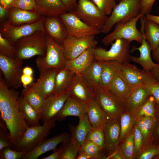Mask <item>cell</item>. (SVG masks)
<instances>
[{"label": "cell", "mask_w": 159, "mask_h": 159, "mask_svg": "<svg viewBox=\"0 0 159 159\" xmlns=\"http://www.w3.org/2000/svg\"><path fill=\"white\" fill-rule=\"evenodd\" d=\"M19 109L24 118L30 127L40 125L39 114L21 94L19 97Z\"/></svg>", "instance_id": "1f68e13d"}, {"label": "cell", "mask_w": 159, "mask_h": 159, "mask_svg": "<svg viewBox=\"0 0 159 159\" xmlns=\"http://www.w3.org/2000/svg\"><path fill=\"white\" fill-rule=\"evenodd\" d=\"M86 113L93 128L103 127L107 122V115L95 98L87 104Z\"/></svg>", "instance_id": "83f0119b"}, {"label": "cell", "mask_w": 159, "mask_h": 159, "mask_svg": "<svg viewBox=\"0 0 159 159\" xmlns=\"http://www.w3.org/2000/svg\"><path fill=\"white\" fill-rule=\"evenodd\" d=\"M150 71L154 77L159 82V63H155Z\"/></svg>", "instance_id": "6f0895ef"}, {"label": "cell", "mask_w": 159, "mask_h": 159, "mask_svg": "<svg viewBox=\"0 0 159 159\" xmlns=\"http://www.w3.org/2000/svg\"><path fill=\"white\" fill-rule=\"evenodd\" d=\"M13 7L37 11V6L34 0H15Z\"/></svg>", "instance_id": "c3c4849f"}, {"label": "cell", "mask_w": 159, "mask_h": 159, "mask_svg": "<svg viewBox=\"0 0 159 159\" xmlns=\"http://www.w3.org/2000/svg\"><path fill=\"white\" fill-rule=\"evenodd\" d=\"M132 88L122 78L118 71L113 79L109 90L124 101Z\"/></svg>", "instance_id": "836d02e7"}, {"label": "cell", "mask_w": 159, "mask_h": 159, "mask_svg": "<svg viewBox=\"0 0 159 159\" xmlns=\"http://www.w3.org/2000/svg\"><path fill=\"white\" fill-rule=\"evenodd\" d=\"M23 61L0 54L1 73L8 87L15 90L21 87Z\"/></svg>", "instance_id": "30bf717a"}, {"label": "cell", "mask_w": 159, "mask_h": 159, "mask_svg": "<svg viewBox=\"0 0 159 159\" xmlns=\"http://www.w3.org/2000/svg\"><path fill=\"white\" fill-rule=\"evenodd\" d=\"M70 137V134L64 132L50 138L45 139L40 145L31 151L26 153L23 159H37L42 154L56 149L59 143L65 142Z\"/></svg>", "instance_id": "ac0fdd59"}, {"label": "cell", "mask_w": 159, "mask_h": 159, "mask_svg": "<svg viewBox=\"0 0 159 159\" xmlns=\"http://www.w3.org/2000/svg\"><path fill=\"white\" fill-rule=\"evenodd\" d=\"M103 127L97 128L93 127L87 136L85 140L91 141L94 143L98 147L101 152L105 149V140Z\"/></svg>", "instance_id": "74e56055"}, {"label": "cell", "mask_w": 159, "mask_h": 159, "mask_svg": "<svg viewBox=\"0 0 159 159\" xmlns=\"http://www.w3.org/2000/svg\"><path fill=\"white\" fill-rule=\"evenodd\" d=\"M43 25L46 34L60 44L68 35L66 27L59 16H44Z\"/></svg>", "instance_id": "e0dca14e"}, {"label": "cell", "mask_w": 159, "mask_h": 159, "mask_svg": "<svg viewBox=\"0 0 159 159\" xmlns=\"http://www.w3.org/2000/svg\"><path fill=\"white\" fill-rule=\"evenodd\" d=\"M100 11L104 15H110L117 5L115 0H92Z\"/></svg>", "instance_id": "7bdbcfd3"}, {"label": "cell", "mask_w": 159, "mask_h": 159, "mask_svg": "<svg viewBox=\"0 0 159 159\" xmlns=\"http://www.w3.org/2000/svg\"><path fill=\"white\" fill-rule=\"evenodd\" d=\"M103 67L102 61L95 59L81 75L93 88L100 86Z\"/></svg>", "instance_id": "f546056e"}, {"label": "cell", "mask_w": 159, "mask_h": 159, "mask_svg": "<svg viewBox=\"0 0 159 159\" xmlns=\"http://www.w3.org/2000/svg\"><path fill=\"white\" fill-rule=\"evenodd\" d=\"M33 70L31 67L26 66L23 68L22 70V74L29 75H32Z\"/></svg>", "instance_id": "94428289"}, {"label": "cell", "mask_w": 159, "mask_h": 159, "mask_svg": "<svg viewBox=\"0 0 159 159\" xmlns=\"http://www.w3.org/2000/svg\"><path fill=\"white\" fill-rule=\"evenodd\" d=\"M156 122L155 117H145L138 121L137 127L141 132L144 139L146 138L154 130Z\"/></svg>", "instance_id": "f35d334b"}, {"label": "cell", "mask_w": 159, "mask_h": 159, "mask_svg": "<svg viewBox=\"0 0 159 159\" xmlns=\"http://www.w3.org/2000/svg\"><path fill=\"white\" fill-rule=\"evenodd\" d=\"M97 44L94 35L77 38L68 35L61 45L66 60H69L76 58L90 47H96Z\"/></svg>", "instance_id": "8fae6325"}, {"label": "cell", "mask_w": 159, "mask_h": 159, "mask_svg": "<svg viewBox=\"0 0 159 159\" xmlns=\"http://www.w3.org/2000/svg\"><path fill=\"white\" fill-rule=\"evenodd\" d=\"M152 56L153 59L157 63H159V44L155 49L152 52Z\"/></svg>", "instance_id": "91938a15"}, {"label": "cell", "mask_w": 159, "mask_h": 159, "mask_svg": "<svg viewBox=\"0 0 159 159\" xmlns=\"http://www.w3.org/2000/svg\"><path fill=\"white\" fill-rule=\"evenodd\" d=\"M43 18L35 23L22 25L13 24L7 21H3L0 23V33L14 46L16 42L23 37L37 31L45 32Z\"/></svg>", "instance_id": "9c48e42d"}, {"label": "cell", "mask_w": 159, "mask_h": 159, "mask_svg": "<svg viewBox=\"0 0 159 159\" xmlns=\"http://www.w3.org/2000/svg\"><path fill=\"white\" fill-rule=\"evenodd\" d=\"M156 0H141L140 13L145 15L150 14Z\"/></svg>", "instance_id": "f907efd6"}, {"label": "cell", "mask_w": 159, "mask_h": 159, "mask_svg": "<svg viewBox=\"0 0 159 159\" xmlns=\"http://www.w3.org/2000/svg\"><path fill=\"white\" fill-rule=\"evenodd\" d=\"M141 29L148 42L152 52L154 51L159 44V25L145 17L142 16Z\"/></svg>", "instance_id": "d4e9b609"}, {"label": "cell", "mask_w": 159, "mask_h": 159, "mask_svg": "<svg viewBox=\"0 0 159 159\" xmlns=\"http://www.w3.org/2000/svg\"><path fill=\"white\" fill-rule=\"evenodd\" d=\"M107 158H108L115 159H121L122 158L121 154L118 151L115 152L111 155L109 156Z\"/></svg>", "instance_id": "6125c7cd"}, {"label": "cell", "mask_w": 159, "mask_h": 159, "mask_svg": "<svg viewBox=\"0 0 159 159\" xmlns=\"http://www.w3.org/2000/svg\"><path fill=\"white\" fill-rule=\"evenodd\" d=\"M75 75L65 67L60 70L56 77L53 94H58L67 91L71 86Z\"/></svg>", "instance_id": "d6a6232c"}, {"label": "cell", "mask_w": 159, "mask_h": 159, "mask_svg": "<svg viewBox=\"0 0 159 159\" xmlns=\"http://www.w3.org/2000/svg\"><path fill=\"white\" fill-rule=\"evenodd\" d=\"M69 96V92L66 91L58 94H52L44 99L39 113V120L43 124L54 119Z\"/></svg>", "instance_id": "4fadbf2b"}, {"label": "cell", "mask_w": 159, "mask_h": 159, "mask_svg": "<svg viewBox=\"0 0 159 159\" xmlns=\"http://www.w3.org/2000/svg\"><path fill=\"white\" fill-rule=\"evenodd\" d=\"M33 80L32 75L22 74L21 77V82L24 87L26 88L31 84Z\"/></svg>", "instance_id": "db71d44e"}, {"label": "cell", "mask_w": 159, "mask_h": 159, "mask_svg": "<svg viewBox=\"0 0 159 159\" xmlns=\"http://www.w3.org/2000/svg\"><path fill=\"white\" fill-rule=\"evenodd\" d=\"M156 156H158V157H159V154H158V155H157ZM155 157H156V156H155Z\"/></svg>", "instance_id": "03108f58"}, {"label": "cell", "mask_w": 159, "mask_h": 159, "mask_svg": "<svg viewBox=\"0 0 159 159\" xmlns=\"http://www.w3.org/2000/svg\"><path fill=\"white\" fill-rule=\"evenodd\" d=\"M100 152L99 148L95 144L89 141H85L80 146L78 151V153H82L86 154L91 159L100 158Z\"/></svg>", "instance_id": "60d3db41"}, {"label": "cell", "mask_w": 159, "mask_h": 159, "mask_svg": "<svg viewBox=\"0 0 159 159\" xmlns=\"http://www.w3.org/2000/svg\"><path fill=\"white\" fill-rule=\"evenodd\" d=\"M65 7L67 12H72L77 8V0H61Z\"/></svg>", "instance_id": "816d5d0a"}, {"label": "cell", "mask_w": 159, "mask_h": 159, "mask_svg": "<svg viewBox=\"0 0 159 159\" xmlns=\"http://www.w3.org/2000/svg\"><path fill=\"white\" fill-rule=\"evenodd\" d=\"M21 95L39 114L44 99L28 86L22 90Z\"/></svg>", "instance_id": "d590c367"}, {"label": "cell", "mask_w": 159, "mask_h": 159, "mask_svg": "<svg viewBox=\"0 0 159 159\" xmlns=\"http://www.w3.org/2000/svg\"><path fill=\"white\" fill-rule=\"evenodd\" d=\"M16 58L23 60L34 56H44L47 49V34L36 32L19 40L14 45Z\"/></svg>", "instance_id": "7a4b0ae2"}, {"label": "cell", "mask_w": 159, "mask_h": 159, "mask_svg": "<svg viewBox=\"0 0 159 159\" xmlns=\"http://www.w3.org/2000/svg\"><path fill=\"white\" fill-rule=\"evenodd\" d=\"M56 121L54 119L42 125L29 127L20 142L11 148L26 154L31 151L46 139L50 130L55 126Z\"/></svg>", "instance_id": "277c9868"}, {"label": "cell", "mask_w": 159, "mask_h": 159, "mask_svg": "<svg viewBox=\"0 0 159 159\" xmlns=\"http://www.w3.org/2000/svg\"><path fill=\"white\" fill-rule=\"evenodd\" d=\"M19 93L9 88L0 75V112L10 135L13 147L20 142L29 127L19 109Z\"/></svg>", "instance_id": "6da1fadb"}, {"label": "cell", "mask_w": 159, "mask_h": 159, "mask_svg": "<svg viewBox=\"0 0 159 159\" xmlns=\"http://www.w3.org/2000/svg\"><path fill=\"white\" fill-rule=\"evenodd\" d=\"M143 32V31L140 30ZM143 38L141 42V45L139 47H133L131 51L138 50L140 52L139 57L132 56V61L136 62L142 66L143 70L145 71H150L153 67L155 63L153 61L151 55L152 51L150 46L143 34Z\"/></svg>", "instance_id": "603a6c76"}, {"label": "cell", "mask_w": 159, "mask_h": 159, "mask_svg": "<svg viewBox=\"0 0 159 159\" xmlns=\"http://www.w3.org/2000/svg\"><path fill=\"white\" fill-rule=\"evenodd\" d=\"M66 29L68 35L81 38L97 35L101 31L86 24L72 12H67L59 16Z\"/></svg>", "instance_id": "7c38bea8"}, {"label": "cell", "mask_w": 159, "mask_h": 159, "mask_svg": "<svg viewBox=\"0 0 159 159\" xmlns=\"http://www.w3.org/2000/svg\"><path fill=\"white\" fill-rule=\"evenodd\" d=\"M76 159H91L86 154L82 153H78Z\"/></svg>", "instance_id": "be15d7a7"}, {"label": "cell", "mask_w": 159, "mask_h": 159, "mask_svg": "<svg viewBox=\"0 0 159 159\" xmlns=\"http://www.w3.org/2000/svg\"><path fill=\"white\" fill-rule=\"evenodd\" d=\"M95 99L107 115L114 118L120 111L124 101L110 90L100 86L94 88Z\"/></svg>", "instance_id": "5bb4252c"}, {"label": "cell", "mask_w": 159, "mask_h": 159, "mask_svg": "<svg viewBox=\"0 0 159 159\" xmlns=\"http://www.w3.org/2000/svg\"><path fill=\"white\" fill-rule=\"evenodd\" d=\"M63 151L60 159H75L80 147V145L72 138L62 143Z\"/></svg>", "instance_id": "8d00e7d4"}, {"label": "cell", "mask_w": 159, "mask_h": 159, "mask_svg": "<svg viewBox=\"0 0 159 159\" xmlns=\"http://www.w3.org/2000/svg\"><path fill=\"white\" fill-rule=\"evenodd\" d=\"M156 105L159 110V107L157 106L156 104ZM155 119L156 121L155 125V127H156V134L157 136L159 138V119H158L156 118H155Z\"/></svg>", "instance_id": "e7e4bbea"}, {"label": "cell", "mask_w": 159, "mask_h": 159, "mask_svg": "<svg viewBox=\"0 0 159 159\" xmlns=\"http://www.w3.org/2000/svg\"><path fill=\"white\" fill-rule=\"evenodd\" d=\"M66 61L63 47L47 34V49L44 56H38L36 61L39 73L47 69L64 67Z\"/></svg>", "instance_id": "5b68a950"}, {"label": "cell", "mask_w": 159, "mask_h": 159, "mask_svg": "<svg viewBox=\"0 0 159 159\" xmlns=\"http://www.w3.org/2000/svg\"><path fill=\"white\" fill-rule=\"evenodd\" d=\"M15 0H0V5L9 10L13 7Z\"/></svg>", "instance_id": "9f6ffc18"}, {"label": "cell", "mask_w": 159, "mask_h": 159, "mask_svg": "<svg viewBox=\"0 0 159 159\" xmlns=\"http://www.w3.org/2000/svg\"><path fill=\"white\" fill-rule=\"evenodd\" d=\"M78 124L74 126L68 125L70 137L80 146L85 142L87 136L93 128L86 113L82 117L79 118Z\"/></svg>", "instance_id": "4316f807"}, {"label": "cell", "mask_w": 159, "mask_h": 159, "mask_svg": "<svg viewBox=\"0 0 159 159\" xmlns=\"http://www.w3.org/2000/svg\"><path fill=\"white\" fill-rule=\"evenodd\" d=\"M143 80L149 95L154 97L156 104L159 107V82L154 77L150 71L144 70Z\"/></svg>", "instance_id": "e575fe53"}, {"label": "cell", "mask_w": 159, "mask_h": 159, "mask_svg": "<svg viewBox=\"0 0 159 159\" xmlns=\"http://www.w3.org/2000/svg\"><path fill=\"white\" fill-rule=\"evenodd\" d=\"M9 11L6 21L14 25L35 23L42 20L44 16L36 11L25 10L16 7L11 8Z\"/></svg>", "instance_id": "ffe728a7"}, {"label": "cell", "mask_w": 159, "mask_h": 159, "mask_svg": "<svg viewBox=\"0 0 159 159\" xmlns=\"http://www.w3.org/2000/svg\"><path fill=\"white\" fill-rule=\"evenodd\" d=\"M12 146L8 130L4 122H0V151L4 149Z\"/></svg>", "instance_id": "ee69618b"}, {"label": "cell", "mask_w": 159, "mask_h": 159, "mask_svg": "<svg viewBox=\"0 0 159 159\" xmlns=\"http://www.w3.org/2000/svg\"><path fill=\"white\" fill-rule=\"evenodd\" d=\"M63 149L62 147H60L58 149H56L53 151V152L51 155L46 157L42 158V159H60L62 155Z\"/></svg>", "instance_id": "f5cc1de1"}, {"label": "cell", "mask_w": 159, "mask_h": 159, "mask_svg": "<svg viewBox=\"0 0 159 159\" xmlns=\"http://www.w3.org/2000/svg\"><path fill=\"white\" fill-rule=\"evenodd\" d=\"M132 122V118L129 115L125 114L121 117L120 140L123 138L128 132L131 127Z\"/></svg>", "instance_id": "7dc6e473"}, {"label": "cell", "mask_w": 159, "mask_h": 159, "mask_svg": "<svg viewBox=\"0 0 159 159\" xmlns=\"http://www.w3.org/2000/svg\"><path fill=\"white\" fill-rule=\"evenodd\" d=\"M87 106V104L81 101L69 96L54 119L61 121L65 120L69 116L82 117L86 113Z\"/></svg>", "instance_id": "d6986e66"}, {"label": "cell", "mask_w": 159, "mask_h": 159, "mask_svg": "<svg viewBox=\"0 0 159 159\" xmlns=\"http://www.w3.org/2000/svg\"><path fill=\"white\" fill-rule=\"evenodd\" d=\"M100 86L110 90L113 79L118 71L120 63L114 61H103Z\"/></svg>", "instance_id": "4dcf8cb0"}, {"label": "cell", "mask_w": 159, "mask_h": 159, "mask_svg": "<svg viewBox=\"0 0 159 159\" xmlns=\"http://www.w3.org/2000/svg\"><path fill=\"white\" fill-rule=\"evenodd\" d=\"M131 42L125 39L115 41L108 50L100 47L93 49L95 59L103 61H114L122 63L132 61V56L130 54Z\"/></svg>", "instance_id": "8992f818"}, {"label": "cell", "mask_w": 159, "mask_h": 159, "mask_svg": "<svg viewBox=\"0 0 159 159\" xmlns=\"http://www.w3.org/2000/svg\"><path fill=\"white\" fill-rule=\"evenodd\" d=\"M149 96L144 85L137 86L132 88L124 101L129 109L134 110L142 105Z\"/></svg>", "instance_id": "f1b7e54d"}, {"label": "cell", "mask_w": 159, "mask_h": 159, "mask_svg": "<svg viewBox=\"0 0 159 159\" xmlns=\"http://www.w3.org/2000/svg\"><path fill=\"white\" fill-rule=\"evenodd\" d=\"M144 15L140 13L137 16L127 22L116 24L113 31L102 39V42L107 46L116 39H123L130 42L135 41L141 44L143 34L141 31L137 29L136 24L138 20Z\"/></svg>", "instance_id": "52a82bcc"}, {"label": "cell", "mask_w": 159, "mask_h": 159, "mask_svg": "<svg viewBox=\"0 0 159 159\" xmlns=\"http://www.w3.org/2000/svg\"><path fill=\"white\" fill-rule=\"evenodd\" d=\"M121 151L125 159H131L134 152L133 133H132L125 140L122 145Z\"/></svg>", "instance_id": "f6af8a7d"}, {"label": "cell", "mask_w": 159, "mask_h": 159, "mask_svg": "<svg viewBox=\"0 0 159 159\" xmlns=\"http://www.w3.org/2000/svg\"><path fill=\"white\" fill-rule=\"evenodd\" d=\"M138 108V116L155 117L156 104L154 98L152 96H150V97Z\"/></svg>", "instance_id": "ab89813d"}, {"label": "cell", "mask_w": 159, "mask_h": 159, "mask_svg": "<svg viewBox=\"0 0 159 159\" xmlns=\"http://www.w3.org/2000/svg\"><path fill=\"white\" fill-rule=\"evenodd\" d=\"M145 17L159 25V16L149 14L145 15Z\"/></svg>", "instance_id": "680465c9"}, {"label": "cell", "mask_w": 159, "mask_h": 159, "mask_svg": "<svg viewBox=\"0 0 159 159\" xmlns=\"http://www.w3.org/2000/svg\"><path fill=\"white\" fill-rule=\"evenodd\" d=\"M67 91L70 97L77 99L87 105L96 97L94 88L81 75L75 74L71 86Z\"/></svg>", "instance_id": "2e32d148"}, {"label": "cell", "mask_w": 159, "mask_h": 159, "mask_svg": "<svg viewBox=\"0 0 159 159\" xmlns=\"http://www.w3.org/2000/svg\"><path fill=\"white\" fill-rule=\"evenodd\" d=\"M141 0H121L113 9L101 32L107 34L117 23L127 22L137 16L141 11Z\"/></svg>", "instance_id": "3957f363"}, {"label": "cell", "mask_w": 159, "mask_h": 159, "mask_svg": "<svg viewBox=\"0 0 159 159\" xmlns=\"http://www.w3.org/2000/svg\"><path fill=\"white\" fill-rule=\"evenodd\" d=\"M0 54L5 56L16 59V52L14 46H13L0 33Z\"/></svg>", "instance_id": "b9f144b4"}, {"label": "cell", "mask_w": 159, "mask_h": 159, "mask_svg": "<svg viewBox=\"0 0 159 159\" xmlns=\"http://www.w3.org/2000/svg\"><path fill=\"white\" fill-rule=\"evenodd\" d=\"M61 69L52 68L39 73V77L35 82L28 87L34 90L43 98L53 94L55 88V79Z\"/></svg>", "instance_id": "9a60e30c"}, {"label": "cell", "mask_w": 159, "mask_h": 159, "mask_svg": "<svg viewBox=\"0 0 159 159\" xmlns=\"http://www.w3.org/2000/svg\"><path fill=\"white\" fill-rule=\"evenodd\" d=\"M134 143V152H138L142 144L143 136L137 126H135L133 132Z\"/></svg>", "instance_id": "681fc988"}, {"label": "cell", "mask_w": 159, "mask_h": 159, "mask_svg": "<svg viewBox=\"0 0 159 159\" xmlns=\"http://www.w3.org/2000/svg\"><path fill=\"white\" fill-rule=\"evenodd\" d=\"M94 48L90 47L75 59L66 60L64 67L75 74L82 75L95 59Z\"/></svg>", "instance_id": "44dd1931"}, {"label": "cell", "mask_w": 159, "mask_h": 159, "mask_svg": "<svg viewBox=\"0 0 159 159\" xmlns=\"http://www.w3.org/2000/svg\"><path fill=\"white\" fill-rule=\"evenodd\" d=\"M37 11L45 16H59L67 11L61 0H34Z\"/></svg>", "instance_id": "cb8c5ba5"}, {"label": "cell", "mask_w": 159, "mask_h": 159, "mask_svg": "<svg viewBox=\"0 0 159 159\" xmlns=\"http://www.w3.org/2000/svg\"><path fill=\"white\" fill-rule=\"evenodd\" d=\"M25 154V152L18 151L8 147L0 151V159H22Z\"/></svg>", "instance_id": "bcb514c9"}, {"label": "cell", "mask_w": 159, "mask_h": 159, "mask_svg": "<svg viewBox=\"0 0 159 159\" xmlns=\"http://www.w3.org/2000/svg\"><path fill=\"white\" fill-rule=\"evenodd\" d=\"M9 13V10L6 9L0 5V23L6 21Z\"/></svg>", "instance_id": "11a10c76"}, {"label": "cell", "mask_w": 159, "mask_h": 159, "mask_svg": "<svg viewBox=\"0 0 159 159\" xmlns=\"http://www.w3.org/2000/svg\"><path fill=\"white\" fill-rule=\"evenodd\" d=\"M118 73L132 87L144 85L143 80V70L135 64L130 62L120 63Z\"/></svg>", "instance_id": "7402d4cb"}, {"label": "cell", "mask_w": 159, "mask_h": 159, "mask_svg": "<svg viewBox=\"0 0 159 159\" xmlns=\"http://www.w3.org/2000/svg\"><path fill=\"white\" fill-rule=\"evenodd\" d=\"M72 12L86 24L101 31L108 18L90 0H78L76 9Z\"/></svg>", "instance_id": "ba28073f"}, {"label": "cell", "mask_w": 159, "mask_h": 159, "mask_svg": "<svg viewBox=\"0 0 159 159\" xmlns=\"http://www.w3.org/2000/svg\"><path fill=\"white\" fill-rule=\"evenodd\" d=\"M114 118L107 121L103 127L105 140V149L111 150L120 140V127Z\"/></svg>", "instance_id": "484cf974"}]
</instances>
